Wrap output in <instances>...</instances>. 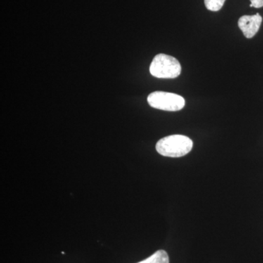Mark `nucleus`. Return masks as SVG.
<instances>
[{"mask_svg":"<svg viewBox=\"0 0 263 263\" xmlns=\"http://www.w3.org/2000/svg\"><path fill=\"white\" fill-rule=\"evenodd\" d=\"M149 70L158 79H175L181 74V66L175 57L160 53L152 60Z\"/></svg>","mask_w":263,"mask_h":263,"instance_id":"nucleus-2","label":"nucleus"},{"mask_svg":"<svg viewBox=\"0 0 263 263\" xmlns=\"http://www.w3.org/2000/svg\"><path fill=\"white\" fill-rule=\"evenodd\" d=\"M147 101L152 108L165 111H178L185 105V100L183 97L164 91H157L151 93Z\"/></svg>","mask_w":263,"mask_h":263,"instance_id":"nucleus-3","label":"nucleus"},{"mask_svg":"<svg viewBox=\"0 0 263 263\" xmlns=\"http://www.w3.org/2000/svg\"><path fill=\"white\" fill-rule=\"evenodd\" d=\"M168 254L164 250H158L149 257L138 263H169Z\"/></svg>","mask_w":263,"mask_h":263,"instance_id":"nucleus-5","label":"nucleus"},{"mask_svg":"<svg viewBox=\"0 0 263 263\" xmlns=\"http://www.w3.org/2000/svg\"><path fill=\"white\" fill-rule=\"evenodd\" d=\"M262 18L259 13L254 15H243L238 20V27L247 38H252L258 32Z\"/></svg>","mask_w":263,"mask_h":263,"instance_id":"nucleus-4","label":"nucleus"},{"mask_svg":"<svg viewBox=\"0 0 263 263\" xmlns=\"http://www.w3.org/2000/svg\"><path fill=\"white\" fill-rule=\"evenodd\" d=\"M251 4L253 5L254 8H259L263 7V0H250Z\"/></svg>","mask_w":263,"mask_h":263,"instance_id":"nucleus-7","label":"nucleus"},{"mask_svg":"<svg viewBox=\"0 0 263 263\" xmlns=\"http://www.w3.org/2000/svg\"><path fill=\"white\" fill-rule=\"evenodd\" d=\"M193 142L182 135L164 137L156 144V150L160 155L167 157H181L193 149Z\"/></svg>","mask_w":263,"mask_h":263,"instance_id":"nucleus-1","label":"nucleus"},{"mask_svg":"<svg viewBox=\"0 0 263 263\" xmlns=\"http://www.w3.org/2000/svg\"><path fill=\"white\" fill-rule=\"evenodd\" d=\"M226 0H204L205 7L211 11H219L221 9Z\"/></svg>","mask_w":263,"mask_h":263,"instance_id":"nucleus-6","label":"nucleus"}]
</instances>
